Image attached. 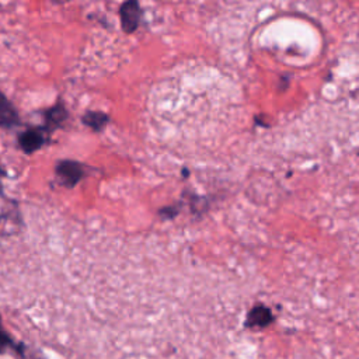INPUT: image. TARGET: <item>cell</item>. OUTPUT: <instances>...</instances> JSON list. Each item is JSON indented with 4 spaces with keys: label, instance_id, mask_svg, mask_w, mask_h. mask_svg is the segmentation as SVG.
Here are the masks:
<instances>
[{
    "label": "cell",
    "instance_id": "obj_4",
    "mask_svg": "<svg viewBox=\"0 0 359 359\" xmlns=\"http://www.w3.org/2000/svg\"><path fill=\"white\" fill-rule=\"evenodd\" d=\"M46 140V135L41 128H31L22 132L18 137V144L25 153H34Z\"/></svg>",
    "mask_w": 359,
    "mask_h": 359
},
{
    "label": "cell",
    "instance_id": "obj_1",
    "mask_svg": "<svg viewBox=\"0 0 359 359\" xmlns=\"http://www.w3.org/2000/svg\"><path fill=\"white\" fill-rule=\"evenodd\" d=\"M56 175L63 185L72 188L83 178L84 168L81 164H79L76 161L63 160V161L57 163V165H56Z\"/></svg>",
    "mask_w": 359,
    "mask_h": 359
},
{
    "label": "cell",
    "instance_id": "obj_5",
    "mask_svg": "<svg viewBox=\"0 0 359 359\" xmlns=\"http://www.w3.org/2000/svg\"><path fill=\"white\" fill-rule=\"evenodd\" d=\"M18 122L17 109L8 101V98L0 91V126L10 128Z\"/></svg>",
    "mask_w": 359,
    "mask_h": 359
},
{
    "label": "cell",
    "instance_id": "obj_7",
    "mask_svg": "<svg viewBox=\"0 0 359 359\" xmlns=\"http://www.w3.org/2000/svg\"><path fill=\"white\" fill-rule=\"evenodd\" d=\"M66 116H67V114H66V109L62 104H56L55 107L48 109V112L45 114L48 129L52 130L53 128L59 126L66 119Z\"/></svg>",
    "mask_w": 359,
    "mask_h": 359
},
{
    "label": "cell",
    "instance_id": "obj_6",
    "mask_svg": "<svg viewBox=\"0 0 359 359\" xmlns=\"http://www.w3.org/2000/svg\"><path fill=\"white\" fill-rule=\"evenodd\" d=\"M7 349H13L14 352H17V355L24 356L25 352V345L21 342H15L3 328L1 325V316H0V352H4Z\"/></svg>",
    "mask_w": 359,
    "mask_h": 359
},
{
    "label": "cell",
    "instance_id": "obj_8",
    "mask_svg": "<svg viewBox=\"0 0 359 359\" xmlns=\"http://www.w3.org/2000/svg\"><path fill=\"white\" fill-rule=\"evenodd\" d=\"M81 121L84 122V125L90 126L91 129L94 130H101L107 122L109 121L108 115L104 114V112H98V111H88L83 118Z\"/></svg>",
    "mask_w": 359,
    "mask_h": 359
},
{
    "label": "cell",
    "instance_id": "obj_2",
    "mask_svg": "<svg viewBox=\"0 0 359 359\" xmlns=\"http://www.w3.org/2000/svg\"><path fill=\"white\" fill-rule=\"evenodd\" d=\"M140 15L142 10L137 1H125L121 8H119V18H121V25L122 29L126 34H132L137 29L139 22H140Z\"/></svg>",
    "mask_w": 359,
    "mask_h": 359
},
{
    "label": "cell",
    "instance_id": "obj_3",
    "mask_svg": "<svg viewBox=\"0 0 359 359\" xmlns=\"http://www.w3.org/2000/svg\"><path fill=\"white\" fill-rule=\"evenodd\" d=\"M275 320L272 311L265 304H255L245 317V327L247 328H265L272 324Z\"/></svg>",
    "mask_w": 359,
    "mask_h": 359
}]
</instances>
